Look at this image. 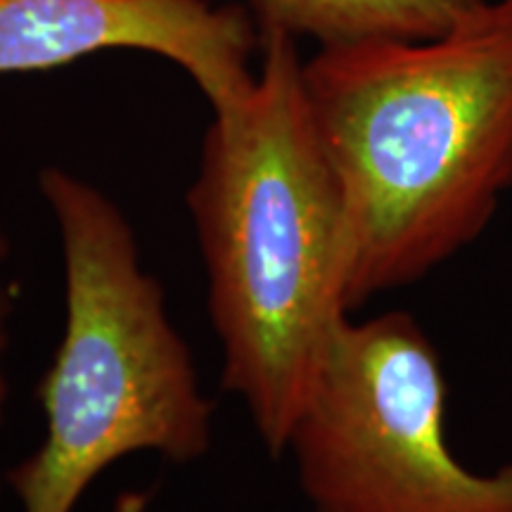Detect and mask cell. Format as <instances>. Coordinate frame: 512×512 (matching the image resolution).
Masks as SVG:
<instances>
[{
	"label": "cell",
	"mask_w": 512,
	"mask_h": 512,
	"mask_svg": "<svg viewBox=\"0 0 512 512\" xmlns=\"http://www.w3.org/2000/svg\"><path fill=\"white\" fill-rule=\"evenodd\" d=\"M304 91L347 209L349 311L482 238L512 190V0L430 38L320 46Z\"/></svg>",
	"instance_id": "1"
},
{
	"label": "cell",
	"mask_w": 512,
	"mask_h": 512,
	"mask_svg": "<svg viewBox=\"0 0 512 512\" xmlns=\"http://www.w3.org/2000/svg\"><path fill=\"white\" fill-rule=\"evenodd\" d=\"M261 67L219 107L188 209L223 354L271 456L287 439L349 320V226L304 91L297 38L259 31Z\"/></svg>",
	"instance_id": "2"
},
{
	"label": "cell",
	"mask_w": 512,
	"mask_h": 512,
	"mask_svg": "<svg viewBox=\"0 0 512 512\" xmlns=\"http://www.w3.org/2000/svg\"><path fill=\"white\" fill-rule=\"evenodd\" d=\"M38 185L62 242L67 320L38 384L46 434L8 482L22 512H74L100 472L131 453L202 458L211 401L124 211L57 166Z\"/></svg>",
	"instance_id": "3"
},
{
	"label": "cell",
	"mask_w": 512,
	"mask_h": 512,
	"mask_svg": "<svg viewBox=\"0 0 512 512\" xmlns=\"http://www.w3.org/2000/svg\"><path fill=\"white\" fill-rule=\"evenodd\" d=\"M287 451L313 512H512V463L448 446L439 351L406 311L344 323Z\"/></svg>",
	"instance_id": "4"
},
{
	"label": "cell",
	"mask_w": 512,
	"mask_h": 512,
	"mask_svg": "<svg viewBox=\"0 0 512 512\" xmlns=\"http://www.w3.org/2000/svg\"><path fill=\"white\" fill-rule=\"evenodd\" d=\"M117 48L174 62L211 110L238 100L254 81L256 31L242 8L209 0H0V76Z\"/></svg>",
	"instance_id": "5"
},
{
	"label": "cell",
	"mask_w": 512,
	"mask_h": 512,
	"mask_svg": "<svg viewBox=\"0 0 512 512\" xmlns=\"http://www.w3.org/2000/svg\"><path fill=\"white\" fill-rule=\"evenodd\" d=\"M479 0H247L259 31L283 29L320 46L363 38H430Z\"/></svg>",
	"instance_id": "6"
},
{
	"label": "cell",
	"mask_w": 512,
	"mask_h": 512,
	"mask_svg": "<svg viewBox=\"0 0 512 512\" xmlns=\"http://www.w3.org/2000/svg\"><path fill=\"white\" fill-rule=\"evenodd\" d=\"M8 240H5L3 230H0V264L8 256ZM12 311H15V299H12V290L0 280V425L5 420V406H8V394L10 384L8 375H5V356H8L10 347V318Z\"/></svg>",
	"instance_id": "7"
}]
</instances>
